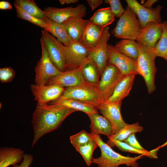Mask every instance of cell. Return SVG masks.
<instances>
[{
	"instance_id": "e575fe53",
	"label": "cell",
	"mask_w": 167,
	"mask_h": 167,
	"mask_svg": "<svg viewBox=\"0 0 167 167\" xmlns=\"http://www.w3.org/2000/svg\"><path fill=\"white\" fill-rule=\"evenodd\" d=\"M104 2L108 4L115 17L120 18L125 12L119 0H105Z\"/></svg>"
},
{
	"instance_id": "6da1fadb",
	"label": "cell",
	"mask_w": 167,
	"mask_h": 167,
	"mask_svg": "<svg viewBox=\"0 0 167 167\" xmlns=\"http://www.w3.org/2000/svg\"><path fill=\"white\" fill-rule=\"evenodd\" d=\"M76 111L59 105L37 103L32 119L34 136L31 147L42 136L58 128L68 116Z\"/></svg>"
},
{
	"instance_id": "3957f363",
	"label": "cell",
	"mask_w": 167,
	"mask_h": 167,
	"mask_svg": "<svg viewBox=\"0 0 167 167\" xmlns=\"http://www.w3.org/2000/svg\"><path fill=\"white\" fill-rule=\"evenodd\" d=\"M139 51L137 59V71L143 78L148 92L150 94L156 89L155 77L157 71L155 60L156 57L154 49L148 48L137 42Z\"/></svg>"
},
{
	"instance_id": "b9f144b4",
	"label": "cell",
	"mask_w": 167,
	"mask_h": 167,
	"mask_svg": "<svg viewBox=\"0 0 167 167\" xmlns=\"http://www.w3.org/2000/svg\"><path fill=\"white\" fill-rule=\"evenodd\" d=\"M59 2L62 5L64 4H70L76 3L78 2V0H59Z\"/></svg>"
},
{
	"instance_id": "f546056e",
	"label": "cell",
	"mask_w": 167,
	"mask_h": 167,
	"mask_svg": "<svg viewBox=\"0 0 167 167\" xmlns=\"http://www.w3.org/2000/svg\"><path fill=\"white\" fill-rule=\"evenodd\" d=\"M143 130V127L140 125L138 122L131 124H127L124 127L108 138L123 141L131 134L141 132Z\"/></svg>"
},
{
	"instance_id": "30bf717a",
	"label": "cell",
	"mask_w": 167,
	"mask_h": 167,
	"mask_svg": "<svg viewBox=\"0 0 167 167\" xmlns=\"http://www.w3.org/2000/svg\"><path fill=\"white\" fill-rule=\"evenodd\" d=\"M86 6L84 4H80L74 7L70 6L58 8L49 6L44 9L43 12L45 17L62 24L71 17L83 18L86 14Z\"/></svg>"
},
{
	"instance_id": "8992f818",
	"label": "cell",
	"mask_w": 167,
	"mask_h": 167,
	"mask_svg": "<svg viewBox=\"0 0 167 167\" xmlns=\"http://www.w3.org/2000/svg\"><path fill=\"white\" fill-rule=\"evenodd\" d=\"M58 43L65 61L66 70L79 68L88 60L90 50L80 41L72 40L67 46L64 45L58 40Z\"/></svg>"
},
{
	"instance_id": "ee69618b",
	"label": "cell",
	"mask_w": 167,
	"mask_h": 167,
	"mask_svg": "<svg viewBox=\"0 0 167 167\" xmlns=\"http://www.w3.org/2000/svg\"><path fill=\"white\" fill-rule=\"evenodd\" d=\"M166 76L167 77V74H166Z\"/></svg>"
},
{
	"instance_id": "cb8c5ba5",
	"label": "cell",
	"mask_w": 167,
	"mask_h": 167,
	"mask_svg": "<svg viewBox=\"0 0 167 167\" xmlns=\"http://www.w3.org/2000/svg\"><path fill=\"white\" fill-rule=\"evenodd\" d=\"M49 104L65 107L75 110L83 112L87 115L98 113V110L93 106L79 101L71 98L56 99Z\"/></svg>"
},
{
	"instance_id": "7bdbcfd3",
	"label": "cell",
	"mask_w": 167,
	"mask_h": 167,
	"mask_svg": "<svg viewBox=\"0 0 167 167\" xmlns=\"http://www.w3.org/2000/svg\"><path fill=\"white\" fill-rule=\"evenodd\" d=\"M167 145V141L164 144L161 146V147H163Z\"/></svg>"
},
{
	"instance_id": "60d3db41",
	"label": "cell",
	"mask_w": 167,
	"mask_h": 167,
	"mask_svg": "<svg viewBox=\"0 0 167 167\" xmlns=\"http://www.w3.org/2000/svg\"><path fill=\"white\" fill-rule=\"evenodd\" d=\"M158 1L157 0H148L143 6L145 8H150L154 3Z\"/></svg>"
},
{
	"instance_id": "d6986e66",
	"label": "cell",
	"mask_w": 167,
	"mask_h": 167,
	"mask_svg": "<svg viewBox=\"0 0 167 167\" xmlns=\"http://www.w3.org/2000/svg\"><path fill=\"white\" fill-rule=\"evenodd\" d=\"M90 121L89 127L91 134H102L107 137L113 135L112 125L109 121L103 116L95 113L87 115Z\"/></svg>"
},
{
	"instance_id": "ba28073f",
	"label": "cell",
	"mask_w": 167,
	"mask_h": 167,
	"mask_svg": "<svg viewBox=\"0 0 167 167\" xmlns=\"http://www.w3.org/2000/svg\"><path fill=\"white\" fill-rule=\"evenodd\" d=\"M123 75L115 66L108 62L98 84L105 102L111 96Z\"/></svg>"
},
{
	"instance_id": "d590c367",
	"label": "cell",
	"mask_w": 167,
	"mask_h": 167,
	"mask_svg": "<svg viewBox=\"0 0 167 167\" xmlns=\"http://www.w3.org/2000/svg\"><path fill=\"white\" fill-rule=\"evenodd\" d=\"M15 75V71L10 67H6L0 69V81L2 83L12 81Z\"/></svg>"
},
{
	"instance_id": "e0dca14e",
	"label": "cell",
	"mask_w": 167,
	"mask_h": 167,
	"mask_svg": "<svg viewBox=\"0 0 167 167\" xmlns=\"http://www.w3.org/2000/svg\"><path fill=\"white\" fill-rule=\"evenodd\" d=\"M163 24L155 22L148 23L143 28L136 39L137 42L145 47L154 49L162 32Z\"/></svg>"
},
{
	"instance_id": "ab89813d",
	"label": "cell",
	"mask_w": 167,
	"mask_h": 167,
	"mask_svg": "<svg viewBox=\"0 0 167 167\" xmlns=\"http://www.w3.org/2000/svg\"><path fill=\"white\" fill-rule=\"evenodd\" d=\"M12 6L10 3L7 1H0V9L1 10H11Z\"/></svg>"
},
{
	"instance_id": "9c48e42d",
	"label": "cell",
	"mask_w": 167,
	"mask_h": 167,
	"mask_svg": "<svg viewBox=\"0 0 167 167\" xmlns=\"http://www.w3.org/2000/svg\"><path fill=\"white\" fill-rule=\"evenodd\" d=\"M110 36L109 27L104 28L98 43L93 49L90 51L88 56V59L93 62L96 66L100 75L108 61L107 42Z\"/></svg>"
},
{
	"instance_id": "f35d334b",
	"label": "cell",
	"mask_w": 167,
	"mask_h": 167,
	"mask_svg": "<svg viewBox=\"0 0 167 167\" xmlns=\"http://www.w3.org/2000/svg\"><path fill=\"white\" fill-rule=\"evenodd\" d=\"M104 2L103 0H87V2L92 10H94Z\"/></svg>"
},
{
	"instance_id": "4dcf8cb0",
	"label": "cell",
	"mask_w": 167,
	"mask_h": 167,
	"mask_svg": "<svg viewBox=\"0 0 167 167\" xmlns=\"http://www.w3.org/2000/svg\"><path fill=\"white\" fill-rule=\"evenodd\" d=\"M162 32L158 41L154 49L156 57H160L167 61V21L162 23Z\"/></svg>"
},
{
	"instance_id": "4316f807",
	"label": "cell",
	"mask_w": 167,
	"mask_h": 167,
	"mask_svg": "<svg viewBox=\"0 0 167 167\" xmlns=\"http://www.w3.org/2000/svg\"><path fill=\"white\" fill-rule=\"evenodd\" d=\"M116 49L122 54L132 59L137 60L139 51L137 42L135 41L122 39L114 46Z\"/></svg>"
},
{
	"instance_id": "f1b7e54d",
	"label": "cell",
	"mask_w": 167,
	"mask_h": 167,
	"mask_svg": "<svg viewBox=\"0 0 167 167\" xmlns=\"http://www.w3.org/2000/svg\"><path fill=\"white\" fill-rule=\"evenodd\" d=\"M14 3L27 13L40 19L45 18L43 11L40 9L33 0H15Z\"/></svg>"
},
{
	"instance_id": "1f68e13d",
	"label": "cell",
	"mask_w": 167,
	"mask_h": 167,
	"mask_svg": "<svg viewBox=\"0 0 167 167\" xmlns=\"http://www.w3.org/2000/svg\"><path fill=\"white\" fill-rule=\"evenodd\" d=\"M93 139L91 134L84 130L70 137V141L76 151Z\"/></svg>"
},
{
	"instance_id": "9a60e30c",
	"label": "cell",
	"mask_w": 167,
	"mask_h": 167,
	"mask_svg": "<svg viewBox=\"0 0 167 167\" xmlns=\"http://www.w3.org/2000/svg\"><path fill=\"white\" fill-rule=\"evenodd\" d=\"M42 37L48 56L54 65L62 72L66 70L64 58L58 45V40L44 30H41Z\"/></svg>"
},
{
	"instance_id": "44dd1931",
	"label": "cell",
	"mask_w": 167,
	"mask_h": 167,
	"mask_svg": "<svg viewBox=\"0 0 167 167\" xmlns=\"http://www.w3.org/2000/svg\"><path fill=\"white\" fill-rule=\"evenodd\" d=\"M25 154L19 148L3 147L0 148V167H8L21 162Z\"/></svg>"
},
{
	"instance_id": "8d00e7d4",
	"label": "cell",
	"mask_w": 167,
	"mask_h": 167,
	"mask_svg": "<svg viewBox=\"0 0 167 167\" xmlns=\"http://www.w3.org/2000/svg\"><path fill=\"white\" fill-rule=\"evenodd\" d=\"M125 142L131 146L142 150H145L139 143L135 136V133L130 135L123 141Z\"/></svg>"
},
{
	"instance_id": "ffe728a7",
	"label": "cell",
	"mask_w": 167,
	"mask_h": 167,
	"mask_svg": "<svg viewBox=\"0 0 167 167\" xmlns=\"http://www.w3.org/2000/svg\"><path fill=\"white\" fill-rule=\"evenodd\" d=\"M104 28L94 24L89 20L80 41L90 51L93 49L98 43Z\"/></svg>"
},
{
	"instance_id": "d6a6232c",
	"label": "cell",
	"mask_w": 167,
	"mask_h": 167,
	"mask_svg": "<svg viewBox=\"0 0 167 167\" xmlns=\"http://www.w3.org/2000/svg\"><path fill=\"white\" fill-rule=\"evenodd\" d=\"M98 147L97 144L93 139L88 143L80 147L76 151L82 155L88 166H90L92 163L93 153Z\"/></svg>"
},
{
	"instance_id": "484cf974",
	"label": "cell",
	"mask_w": 167,
	"mask_h": 167,
	"mask_svg": "<svg viewBox=\"0 0 167 167\" xmlns=\"http://www.w3.org/2000/svg\"><path fill=\"white\" fill-rule=\"evenodd\" d=\"M115 17L110 7L97 10L89 20L101 27L104 28L110 24L114 20Z\"/></svg>"
},
{
	"instance_id": "8fae6325",
	"label": "cell",
	"mask_w": 167,
	"mask_h": 167,
	"mask_svg": "<svg viewBox=\"0 0 167 167\" xmlns=\"http://www.w3.org/2000/svg\"><path fill=\"white\" fill-rule=\"evenodd\" d=\"M108 62L115 66L123 75H138L137 60L128 57L117 51L114 46L108 44Z\"/></svg>"
},
{
	"instance_id": "83f0119b",
	"label": "cell",
	"mask_w": 167,
	"mask_h": 167,
	"mask_svg": "<svg viewBox=\"0 0 167 167\" xmlns=\"http://www.w3.org/2000/svg\"><path fill=\"white\" fill-rule=\"evenodd\" d=\"M83 74L88 83L97 85L100 74L95 64L88 60L82 66Z\"/></svg>"
},
{
	"instance_id": "5bb4252c",
	"label": "cell",
	"mask_w": 167,
	"mask_h": 167,
	"mask_svg": "<svg viewBox=\"0 0 167 167\" xmlns=\"http://www.w3.org/2000/svg\"><path fill=\"white\" fill-rule=\"evenodd\" d=\"M87 83L83 74L81 66L66 70L60 74L50 78L46 85L57 84L67 88L79 86Z\"/></svg>"
},
{
	"instance_id": "5b68a950",
	"label": "cell",
	"mask_w": 167,
	"mask_h": 167,
	"mask_svg": "<svg viewBox=\"0 0 167 167\" xmlns=\"http://www.w3.org/2000/svg\"><path fill=\"white\" fill-rule=\"evenodd\" d=\"M141 29L136 14L127 5L125 12L119 18L111 33L117 38L136 41Z\"/></svg>"
},
{
	"instance_id": "7c38bea8",
	"label": "cell",
	"mask_w": 167,
	"mask_h": 167,
	"mask_svg": "<svg viewBox=\"0 0 167 167\" xmlns=\"http://www.w3.org/2000/svg\"><path fill=\"white\" fill-rule=\"evenodd\" d=\"M130 8L138 18L141 28L144 27L149 22H155L162 23L161 11L162 8L161 5H157L154 8L144 7L136 0H126Z\"/></svg>"
},
{
	"instance_id": "7a4b0ae2",
	"label": "cell",
	"mask_w": 167,
	"mask_h": 167,
	"mask_svg": "<svg viewBox=\"0 0 167 167\" xmlns=\"http://www.w3.org/2000/svg\"><path fill=\"white\" fill-rule=\"evenodd\" d=\"M91 135L101 152L99 157H92V163L96 164L97 167H118L122 164L126 165L127 166L139 167L137 161L143 158V155L134 157L122 155L115 152L111 147L105 143L99 134Z\"/></svg>"
},
{
	"instance_id": "52a82bcc",
	"label": "cell",
	"mask_w": 167,
	"mask_h": 167,
	"mask_svg": "<svg viewBox=\"0 0 167 167\" xmlns=\"http://www.w3.org/2000/svg\"><path fill=\"white\" fill-rule=\"evenodd\" d=\"M41 55L35 68V84L42 86L46 84L51 77L60 74L62 72L57 68L50 60L41 37L40 39Z\"/></svg>"
},
{
	"instance_id": "603a6c76",
	"label": "cell",
	"mask_w": 167,
	"mask_h": 167,
	"mask_svg": "<svg viewBox=\"0 0 167 167\" xmlns=\"http://www.w3.org/2000/svg\"><path fill=\"white\" fill-rule=\"evenodd\" d=\"M45 20L44 30L56 37L64 45L67 46L69 45L72 39L63 24L56 22L46 17Z\"/></svg>"
},
{
	"instance_id": "277c9868",
	"label": "cell",
	"mask_w": 167,
	"mask_h": 167,
	"mask_svg": "<svg viewBox=\"0 0 167 167\" xmlns=\"http://www.w3.org/2000/svg\"><path fill=\"white\" fill-rule=\"evenodd\" d=\"M71 98L91 105L96 109L105 101L100 91L98 84L86 83L72 87H67L58 99Z\"/></svg>"
},
{
	"instance_id": "836d02e7",
	"label": "cell",
	"mask_w": 167,
	"mask_h": 167,
	"mask_svg": "<svg viewBox=\"0 0 167 167\" xmlns=\"http://www.w3.org/2000/svg\"><path fill=\"white\" fill-rule=\"evenodd\" d=\"M17 17L27 20L32 24L44 28L45 25V19H40L27 13L15 4H14Z\"/></svg>"
},
{
	"instance_id": "4fadbf2b",
	"label": "cell",
	"mask_w": 167,
	"mask_h": 167,
	"mask_svg": "<svg viewBox=\"0 0 167 167\" xmlns=\"http://www.w3.org/2000/svg\"><path fill=\"white\" fill-rule=\"evenodd\" d=\"M122 103L105 102L96 109L110 123L112 127L113 135L127 124L123 120L121 114Z\"/></svg>"
},
{
	"instance_id": "2e32d148",
	"label": "cell",
	"mask_w": 167,
	"mask_h": 167,
	"mask_svg": "<svg viewBox=\"0 0 167 167\" xmlns=\"http://www.w3.org/2000/svg\"><path fill=\"white\" fill-rule=\"evenodd\" d=\"M65 88L54 84L40 86L35 84L30 85L32 93L37 103H47L58 99L62 94Z\"/></svg>"
},
{
	"instance_id": "74e56055",
	"label": "cell",
	"mask_w": 167,
	"mask_h": 167,
	"mask_svg": "<svg viewBox=\"0 0 167 167\" xmlns=\"http://www.w3.org/2000/svg\"><path fill=\"white\" fill-rule=\"evenodd\" d=\"M33 160L32 156L31 154H25L24 159L19 165L18 164L12 165L13 167H29Z\"/></svg>"
},
{
	"instance_id": "ac0fdd59",
	"label": "cell",
	"mask_w": 167,
	"mask_h": 167,
	"mask_svg": "<svg viewBox=\"0 0 167 167\" xmlns=\"http://www.w3.org/2000/svg\"><path fill=\"white\" fill-rule=\"evenodd\" d=\"M135 75H124L115 88L111 96L106 101L108 102H122L129 95L134 82Z\"/></svg>"
},
{
	"instance_id": "7402d4cb",
	"label": "cell",
	"mask_w": 167,
	"mask_h": 167,
	"mask_svg": "<svg viewBox=\"0 0 167 167\" xmlns=\"http://www.w3.org/2000/svg\"><path fill=\"white\" fill-rule=\"evenodd\" d=\"M89 20L77 17H71L62 24L72 40L80 41Z\"/></svg>"
},
{
	"instance_id": "d4e9b609",
	"label": "cell",
	"mask_w": 167,
	"mask_h": 167,
	"mask_svg": "<svg viewBox=\"0 0 167 167\" xmlns=\"http://www.w3.org/2000/svg\"><path fill=\"white\" fill-rule=\"evenodd\" d=\"M107 143L110 147L115 146L121 151L129 152L140 154L143 156H146L151 158L157 159V152L161 148L160 146L156 148L148 151L147 150H142L135 148L123 141L117 140L114 139L108 138Z\"/></svg>"
}]
</instances>
